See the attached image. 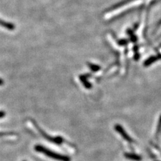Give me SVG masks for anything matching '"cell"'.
Masks as SVG:
<instances>
[{"label": "cell", "instance_id": "6da1fadb", "mask_svg": "<svg viewBox=\"0 0 161 161\" xmlns=\"http://www.w3.org/2000/svg\"><path fill=\"white\" fill-rule=\"evenodd\" d=\"M35 150L37 152L43 153V154L46 155L48 157L52 158V159L59 161H71V158L67 156L52 152L51 150L46 149V148L41 146V145H36L35 146Z\"/></svg>", "mask_w": 161, "mask_h": 161}, {"label": "cell", "instance_id": "30bf717a", "mask_svg": "<svg viewBox=\"0 0 161 161\" xmlns=\"http://www.w3.org/2000/svg\"><path fill=\"white\" fill-rule=\"evenodd\" d=\"M4 82L3 79H0V85H3V84H4Z\"/></svg>", "mask_w": 161, "mask_h": 161}, {"label": "cell", "instance_id": "3957f363", "mask_svg": "<svg viewBox=\"0 0 161 161\" xmlns=\"http://www.w3.org/2000/svg\"><path fill=\"white\" fill-rule=\"evenodd\" d=\"M0 26H1L2 27L6 28L9 30H14L15 28V25L14 24L6 22V21H4V20H1V19H0Z\"/></svg>", "mask_w": 161, "mask_h": 161}, {"label": "cell", "instance_id": "7a4b0ae2", "mask_svg": "<svg viewBox=\"0 0 161 161\" xmlns=\"http://www.w3.org/2000/svg\"><path fill=\"white\" fill-rule=\"evenodd\" d=\"M115 130L117 131L120 134L126 141H128L129 142H132V139L131 137L129 136L127 133H126V132L124 130V128L122 127V126L118 124L115 126Z\"/></svg>", "mask_w": 161, "mask_h": 161}, {"label": "cell", "instance_id": "277c9868", "mask_svg": "<svg viewBox=\"0 0 161 161\" xmlns=\"http://www.w3.org/2000/svg\"><path fill=\"white\" fill-rule=\"evenodd\" d=\"M161 57L160 55H158V56H156V57H151L148 59L146 61L144 62V66H146V67H147V66H149L151 64H152L153 62H154L157 61V60H158L160 59V58Z\"/></svg>", "mask_w": 161, "mask_h": 161}, {"label": "cell", "instance_id": "ba28073f", "mask_svg": "<svg viewBox=\"0 0 161 161\" xmlns=\"http://www.w3.org/2000/svg\"><path fill=\"white\" fill-rule=\"evenodd\" d=\"M160 131H161V115L160 117L159 122H158V126H157V135H158V134L160 132Z\"/></svg>", "mask_w": 161, "mask_h": 161}, {"label": "cell", "instance_id": "8992f818", "mask_svg": "<svg viewBox=\"0 0 161 161\" xmlns=\"http://www.w3.org/2000/svg\"><path fill=\"white\" fill-rule=\"evenodd\" d=\"M79 78H80V80L81 81V82L83 83L84 86H85L86 88L89 89V88L91 87V84L88 82L87 80V79L85 77V76H81Z\"/></svg>", "mask_w": 161, "mask_h": 161}, {"label": "cell", "instance_id": "9c48e42d", "mask_svg": "<svg viewBox=\"0 0 161 161\" xmlns=\"http://www.w3.org/2000/svg\"><path fill=\"white\" fill-rule=\"evenodd\" d=\"M5 115H6V113L3 112V111H1V112H0V118L4 117Z\"/></svg>", "mask_w": 161, "mask_h": 161}, {"label": "cell", "instance_id": "52a82bcc", "mask_svg": "<svg viewBox=\"0 0 161 161\" xmlns=\"http://www.w3.org/2000/svg\"><path fill=\"white\" fill-rule=\"evenodd\" d=\"M89 67H90L91 69L93 71H97L100 69V67L97 66L96 65H93V64H89Z\"/></svg>", "mask_w": 161, "mask_h": 161}, {"label": "cell", "instance_id": "5b68a950", "mask_svg": "<svg viewBox=\"0 0 161 161\" xmlns=\"http://www.w3.org/2000/svg\"><path fill=\"white\" fill-rule=\"evenodd\" d=\"M126 157L128 158V159L136 160V161H139L141 160V157H140V156L134 154H126Z\"/></svg>", "mask_w": 161, "mask_h": 161}]
</instances>
